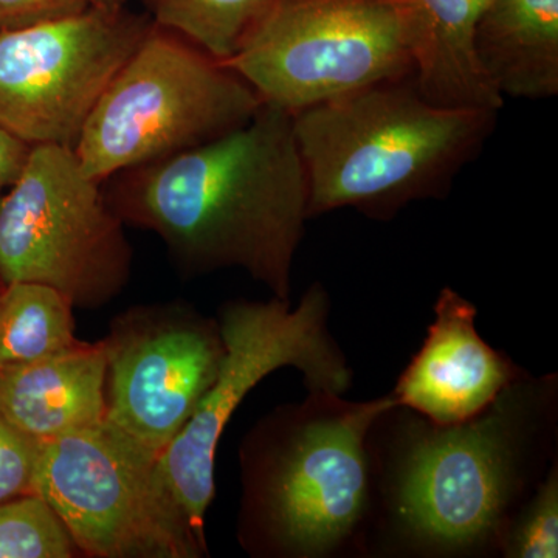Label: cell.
<instances>
[{
  "label": "cell",
  "mask_w": 558,
  "mask_h": 558,
  "mask_svg": "<svg viewBox=\"0 0 558 558\" xmlns=\"http://www.w3.org/2000/svg\"><path fill=\"white\" fill-rule=\"evenodd\" d=\"M557 376L527 374L458 424L399 405L385 411L369 436L366 553L501 556L513 517L557 459Z\"/></svg>",
  "instance_id": "1"
},
{
  "label": "cell",
  "mask_w": 558,
  "mask_h": 558,
  "mask_svg": "<svg viewBox=\"0 0 558 558\" xmlns=\"http://www.w3.org/2000/svg\"><path fill=\"white\" fill-rule=\"evenodd\" d=\"M110 179L113 211L157 234L183 269H241L290 300L310 185L289 112L263 102L236 130Z\"/></svg>",
  "instance_id": "2"
},
{
  "label": "cell",
  "mask_w": 558,
  "mask_h": 558,
  "mask_svg": "<svg viewBox=\"0 0 558 558\" xmlns=\"http://www.w3.org/2000/svg\"><path fill=\"white\" fill-rule=\"evenodd\" d=\"M398 405L389 392L351 402L307 391L278 407L241 447L238 538L253 557L365 556L373 519L371 429Z\"/></svg>",
  "instance_id": "3"
},
{
  "label": "cell",
  "mask_w": 558,
  "mask_h": 558,
  "mask_svg": "<svg viewBox=\"0 0 558 558\" xmlns=\"http://www.w3.org/2000/svg\"><path fill=\"white\" fill-rule=\"evenodd\" d=\"M497 116L436 105L413 78L374 84L293 113L310 219L341 208L392 219L413 202L442 199L483 149Z\"/></svg>",
  "instance_id": "4"
},
{
  "label": "cell",
  "mask_w": 558,
  "mask_h": 558,
  "mask_svg": "<svg viewBox=\"0 0 558 558\" xmlns=\"http://www.w3.org/2000/svg\"><path fill=\"white\" fill-rule=\"evenodd\" d=\"M260 106L258 94L229 65L150 22L73 150L84 174L102 183L236 130Z\"/></svg>",
  "instance_id": "5"
},
{
  "label": "cell",
  "mask_w": 558,
  "mask_h": 558,
  "mask_svg": "<svg viewBox=\"0 0 558 558\" xmlns=\"http://www.w3.org/2000/svg\"><path fill=\"white\" fill-rule=\"evenodd\" d=\"M329 292L314 282L292 307L290 300H234L219 312L223 357L218 376L193 416L160 454L168 486L205 538V515L215 498L219 440L250 391L281 368H295L307 391L343 396L352 373L329 330Z\"/></svg>",
  "instance_id": "6"
},
{
  "label": "cell",
  "mask_w": 558,
  "mask_h": 558,
  "mask_svg": "<svg viewBox=\"0 0 558 558\" xmlns=\"http://www.w3.org/2000/svg\"><path fill=\"white\" fill-rule=\"evenodd\" d=\"M159 458L105 418L39 444L32 494L49 502L86 556H205L207 539L172 494Z\"/></svg>",
  "instance_id": "7"
},
{
  "label": "cell",
  "mask_w": 558,
  "mask_h": 558,
  "mask_svg": "<svg viewBox=\"0 0 558 558\" xmlns=\"http://www.w3.org/2000/svg\"><path fill=\"white\" fill-rule=\"evenodd\" d=\"M101 186L70 146H33L0 201V279L50 286L84 310L116 299L130 282L132 248Z\"/></svg>",
  "instance_id": "8"
},
{
  "label": "cell",
  "mask_w": 558,
  "mask_h": 558,
  "mask_svg": "<svg viewBox=\"0 0 558 558\" xmlns=\"http://www.w3.org/2000/svg\"><path fill=\"white\" fill-rule=\"evenodd\" d=\"M223 64L290 116L414 73L395 0H275Z\"/></svg>",
  "instance_id": "9"
},
{
  "label": "cell",
  "mask_w": 558,
  "mask_h": 558,
  "mask_svg": "<svg viewBox=\"0 0 558 558\" xmlns=\"http://www.w3.org/2000/svg\"><path fill=\"white\" fill-rule=\"evenodd\" d=\"M150 17L90 7L0 32V124L31 145L75 146Z\"/></svg>",
  "instance_id": "10"
},
{
  "label": "cell",
  "mask_w": 558,
  "mask_h": 558,
  "mask_svg": "<svg viewBox=\"0 0 558 558\" xmlns=\"http://www.w3.org/2000/svg\"><path fill=\"white\" fill-rule=\"evenodd\" d=\"M101 341L108 359L106 421L160 457L218 376V319L186 304L137 306L113 319Z\"/></svg>",
  "instance_id": "11"
},
{
  "label": "cell",
  "mask_w": 558,
  "mask_h": 558,
  "mask_svg": "<svg viewBox=\"0 0 558 558\" xmlns=\"http://www.w3.org/2000/svg\"><path fill=\"white\" fill-rule=\"evenodd\" d=\"M475 319L470 301L453 289L440 290L427 337L391 391L399 407L433 424H458L527 376L505 352L481 339Z\"/></svg>",
  "instance_id": "12"
},
{
  "label": "cell",
  "mask_w": 558,
  "mask_h": 558,
  "mask_svg": "<svg viewBox=\"0 0 558 558\" xmlns=\"http://www.w3.org/2000/svg\"><path fill=\"white\" fill-rule=\"evenodd\" d=\"M105 344L78 343L58 354L0 369V416L36 440L95 427L106 418Z\"/></svg>",
  "instance_id": "13"
},
{
  "label": "cell",
  "mask_w": 558,
  "mask_h": 558,
  "mask_svg": "<svg viewBox=\"0 0 558 558\" xmlns=\"http://www.w3.org/2000/svg\"><path fill=\"white\" fill-rule=\"evenodd\" d=\"M413 58V81L427 100L447 108L498 112L505 98L476 57V25L488 0H395Z\"/></svg>",
  "instance_id": "14"
},
{
  "label": "cell",
  "mask_w": 558,
  "mask_h": 558,
  "mask_svg": "<svg viewBox=\"0 0 558 558\" xmlns=\"http://www.w3.org/2000/svg\"><path fill=\"white\" fill-rule=\"evenodd\" d=\"M481 69L501 98L558 94V0H488L475 35Z\"/></svg>",
  "instance_id": "15"
},
{
  "label": "cell",
  "mask_w": 558,
  "mask_h": 558,
  "mask_svg": "<svg viewBox=\"0 0 558 558\" xmlns=\"http://www.w3.org/2000/svg\"><path fill=\"white\" fill-rule=\"evenodd\" d=\"M73 304L39 282H9L0 290V369L49 357L78 343Z\"/></svg>",
  "instance_id": "16"
},
{
  "label": "cell",
  "mask_w": 558,
  "mask_h": 558,
  "mask_svg": "<svg viewBox=\"0 0 558 558\" xmlns=\"http://www.w3.org/2000/svg\"><path fill=\"white\" fill-rule=\"evenodd\" d=\"M150 21L220 62L240 51L275 0H143Z\"/></svg>",
  "instance_id": "17"
},
{
  "label": "cell",
  "mask_w": 558,
  "mask_h": 558,
  "mask_svg": "<svg viewBox=\"0 0 558 558\" xmlns=\"http://www.w3.org/2000/svg\"><path fill=\"white\" fill-rule=\"evenodd\" d=\"M76 553L64 523L39 495L0 502V558H70Z\"/></svg>",
  "instance_id": "18"
},
{
  "label": "cell",
  "mask_w": 558,
  "mask_h": 558,
  "mask_svg": "<svg viewBox=\"0 0 558 558\" xmlns=\"http://www.w3.org/2000/svg\"><path fill=\"white\" fill-rule=\"evenodd\" d=\"M506 558L558 556V461L553 462L531 497L523 502L502 542Z\"/></svg>",
  "instance_id": "19"
},
{
  "label": "cell",
  "mask_w": 558,
  "mask_h": 558,
  "mask_svg": "<svg viewBox=\"0 0 558 558\" xmlns=\"http://www.w3.org/2000/svg\"><path fill=\"white\" fill-rule=\"evenodd\" d=\"M39 444L0 416V502L32 494Z\"/></svg>",
  "instance_id": "20"
},
{
  "label": "cell",
  "mask_w": 558,
  "mask_h": 558,
  "mask_svg": "<svg viewBox=\"0 0 558 558\" xmlns=\"http://www.w3.org/2000/svg\"><path fill=\"white\" fill-rule=\"evenodd\" d=\"M94 0H0V32L83 13Z\"/></svg>",
  "instance_id": "21"
},
{
  "label": "cell",
  "mask_w": 558,
  "mask_h": 558,
  "mask_svg": "<svg viewBox=\"0 0 558 558\" xmlns=\"http://www.w3.org/2000/svg\"><path fill=\"white\" fill-rule=\"evenodd\" d=\"M33 145L0 124V201L20 180L31 159Z\"/></svg>",
  "instance_id": "22"
},
{
  "label": "cell",
  "mask_w": 558,
  "mask_h": 558,
  "mask_svg": "<svg viewBox=\"0 0 558 558\" xmlns=\"http://www.w3.org/2000/svg\"><path fill=\"white\" fill-rule=\"evenodd\" d=\"M128 0H94V5L108 11L126 9Z\"/></svg>",
  "instance_id": "23"
},
{
  "label": "cell",
  "mask_w": 558,
  "mask_h": 558,
  "mask_svg": "<svg viewBox=\"0 0 558 558\" xmlns=\"http://www.w3.org/2000/svg\"><path fill=\"white\" fill-rule=\"evenodd\" d=\"M3 286H5V282H3L2 279H0V290H2Z\"/></svg>",
  "instance_id": "24"
}]
</instances>
